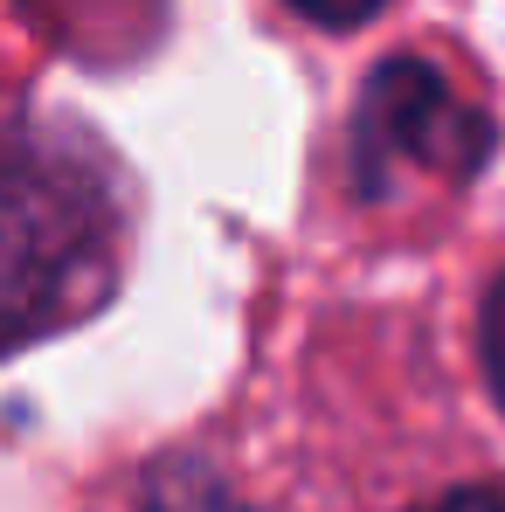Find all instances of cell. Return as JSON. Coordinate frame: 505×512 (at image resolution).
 Listing matches in <instances>:
<instances>
[{
    "mask_svg": "<svg viewBox=\"0 0 505 512\" xmlns=\"http://www.w3.org/2000/svg\"><path fill=\"white\" fill-rule=\"evenodd\" d=\"M139 512H256L208 457H160L139 478Z\"/></svg>",
    "mask_w": 505,
    "mask_h": 512,
    "instance_id": "cell-3",
    "label": "cell"
},
{
    "mask_svg": "<svg viewBox=\"0 0 505 512\" xmlns=\"http://www.w3.org/2000/svg\"><path fill=\"white\" fill-rule=\"evenodd\" d=\"M298 21H312V28H333V35H346V28H360V21H374V7L381 0H284Z\"/></svg>",
    "mask_w": 505,
    "mask_h": 512,
    "instance_id": "cell-5",
    "label": "cell"
},
{
    "mask_svg": "<svg viewBox=\"0 0 505 512\" xmlns=\"http://www.w3.org/2000/svg\"><path fill=\"white\" fill-rule=\"evenodd\" d=\"M422 512H505V492L464 485V492H450V499H436V506H422Z\"/></svg>",
    "mask_w": 505,
    "mask_h": 512,
    "instance_id": "cell-6",
    "label": "cell"
},
{
    "mask_svg": "<svg viewBox=\"0 0 505 512\" xmlns=\"http://www.w3.org/2000/svg\"><path fill=\"white\" fill-rule=\"evenodd\" d=\"M125 263V194L70 125L0 118V360L90 319Z\"/></svg>",
    "mask_w": 505,
    "mask_h": 512,
    "instance_id": "cell-1",
    "label": "cell"
},
{
    "mask_svg": "<svg viewBox=\"0 0 505 512\" xmlns=\"http://www.w3.org/2000/svg\"><path fill=\"white\" fill-rule=\"evenodd\" d=\"M478 360H485V388L505 409V270L492 277L485 305H478Z\"/></svg>",
    "mask_w": 505,
    "mask_h": 512,
    "instance_id": "cell-4",
    "label": "cell"
},
{
    "mask_svg": "<svg viewBox=\"0 0 505 512\" xmlns=\"http://www.w3.org/2000/svg\"><path fill=\"white\" fill-rule=\"evenodd\" d=\"M492 153V125L485 111H471L450 77L422 56L381 63L360 104H353V132H346V160L353 187L367 201L395 194L402 180H471Z\"/></svg>",
    "mask_w": 505,
    "mask_h": 512,
    "instance_id": "cell-2",
    "label": "cell"
}]
</instances>
